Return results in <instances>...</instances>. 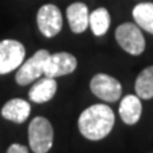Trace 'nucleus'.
I'll list each match as a JSON object with an SVG mask.
<instances>
[{"label": "nucleus", "mask_w": 153, "mask_h": 153, "mask_svg": "<svg viewBox=\"0 0 153 153\" xmlns=\"http://www.w3.org/2000/svg\"><path fill=\"white\" fill-rule=\"evenodd\" d=\"M115 114L107 105L96 103L85 108L78 119L80 134L89 140H101L112 130Z\"/></svg>", "instance_id": "nucleus-1"}, {"label": "nucleus", "mask_w": 153, "mask_h": 153, "mask_svg": "<svg viewBox=\"0 0 153 153\" xmlns=\"http://www.w3.org/2000/svg\"><path fill=\"white\" fill-rule=\"evenodd\" d=\"M28 142L35 153H47L54 142V129L46 117L37 116L28 126Z\"/></svg>", "instance_id": "nucleus-2"}, {"label": "nucleus", "mask_w": 153, "mask_h": 153, "mask_svg": "<svg viewBox=\"0 0 153 153\" xmlns=\"http://www.w3.org/2000/svg\"><path fill=\"white\" fill-rule=\"evenodd\" d=\"M115 38L121 49L130 55L138 56L146 50L144 36L140 28L134 23L128 22L120 25L115 31Z\"/></svg>", "instance_id": "nucleus-3"}, {"label": "nucleus", "mask_w": 153, "mask_h": 153, "mask_svg": "<svg viewBox=\"0 0 153 153\" xmlns=\"http://www.w3.org/2000/svg\"><path fill=\"white\" fill-rule=\"evenodd\" d=\"M89 88L96 97L106 102H116L121 97V84L120 82L107 74H96L89 83Z\"/></svg>", "instance_id": "nucleus-4"}, {"label": "nucleus", "mask_w": 153, "mask_h": 153, "mask_svg": "<svg viewBox=\"0 0 153 153\" xmlns=\"http://www.w3.org/2000/svg\"><path fill=\"white\" fill-rule=\"evenodd\" d=\"M26 50L19 41L4 40L0 42V74L10 73L23 63Z\"/></svg>", "instance_id": "nucleus-5"}, {"label": "nucleus", "mask_w": 153, "mask_h": 153, "mask_svg": "<svg viewBox=\"0 0 153 153\" xmlns=\"http://www.w3.org/2000/svg\"><path fill=\"white\" fill-rule=\"evenodd\" d=\"M37 26L45 37H54L63 28V16L54 4H45L37 12Z\"/></svg>", "instance_id": "nucleus-6"}, {"label": "nucleus", "mask_w": 153, "mask_h": 153, "mask_svg": "<svg viewBox=\"0 0 153 153\" xmlns=\"http://www.w3.org/2000/svg\"><path fill=\"white\" fill-rule=\"evenodd\" d=\"M49 56L50 52L47 50H38L31 59L21 65L16 74V82L19 85H27L40 78L44 74V66Z\"/></svg>", "instance_id": "nucleus-7"}, {"label": "nucleus", "mask_w": 153, "mask_h": 153, "mask_svg": "<svg viewBox=\"0 0 153 153\" xmlns=\"http://www.w3.org/2000/svg\"><path fill=\"white\" fill-rule=\"evenodd\" d=\"M76 59L69 52H56L50 54L44 66V75L47 78H56V76L66 75L73 73L76 68Z\"/></svg>", "instance_id": "nucleus-8"}, {"label": "nucleus", "mask_w": 153, "mask_h": 153, "mask_svg": "<svg viewBox=\"0 0 153 153\" xmlns=\"http://www.w3.org/2000/svg\"><path fill=\"white\" fill-rule=\"evenodd\" d=\"M66 18L70 30L74 33H82L89 26L88 8L83 3H73L66 8Z\"/></svg>", "instance_id": "nucleus-9"}, {"label": "nucleus", "mask_w": 153, "mask_h": 153, "mask_svg": "<svg viewBox=\"0 0 153 153\" xmlns=\"http://www.w3.org/2000/svg\"><path fill=\"white\" fill-rule=\"evenodd\" d=\"M31 114V105L22 98H13L1 108V116L16 124L25 123Z\"/></svg>", "instance_id": "nucleus-10"}, {"label": "nucleus", "mask_w": 153, "mask_h": 153, "mask_svg": "<svg viewBox=\"0 0 153 153\" xmlns=\"http://www.w3.org/2000/svg\"><path fill=\"white\" fill-rule=\"evenodd\" d=\"M57 89V83L55 78H42L36 84L32 85L30 89L28 97L35 103H45L49 102L54 97Z\"/></svg>", "instance_id": "nucleus-11"}, {"label": "nucleus", "mask_w": 153, "mask_h": 153, "mask_svg": "<svg viewBox=\"0 0 153 153\" xmlns=\"http://www.w3.org/2000/svg\"><path fill=\"white\" fill-rule=\"evenodd\" d=\"M121 120L126 125H134L139 121L142 115V103L140 98L134 94H128L123 98V101L119 107Z\"/></svg>", "instance_id": "nucleus-12"}, {"label": "nucleus", "mask_w": 153, "mask_h": 153, "mask_svg": "<svg viewBox=\"0 0 153 153\" xmlns=\"http://www.w3.org/2000/svg\"><path fill=\"white\" fill-rule=\"evenodd\" d=\"M133 18L137 26L153 35V3H140L134 7Z\"/></svg>", "instance_id": "nucleus-13"}, {"label": "nucleus", "mask_w": 153, "mask_h": 153, "mask_svg": "<svg viewBox=\"0 0 153 153\" xmlns=\"http://www.w3.org/2000/svg\"><path fill=\"white\" fill-rule=\"evenodd\" d=\"M135 93L139 98H153V65L143 69L135 80Z\"/></svg>", "instance_id": "nucleus-14"}, {"label": "nucleus", "mask_w": 153, "mask_h": 153, "mask_svg": "<svg viewBox=\"0 0 153 153\" xmlns=\"http://www.w3.org/2000/svg\"><path fill=\"white\" fill-rule=\"evenodd\" d=\"M111 17L106 8H98L89 14V26L96 36H102L107 32Z\"/></svg>", "instance_id": "nucleus-15"}, {"label": "nucleus", "mask_w": 153, "mask_h": 153, "mask_svg": "<svg viewBox=\"0 0 153 153\" xmlns=\"http://www.w3.org/2000/svg\"><path fill=\"white\" fill-rule=\"evenodd\" d=\"M7 153H30V152H28V148L26 146H22V144H17V143H14V144H12L10 147L8 148Z\"/></svg>", "instance_id": "nucleus-16"}]
</instances>
